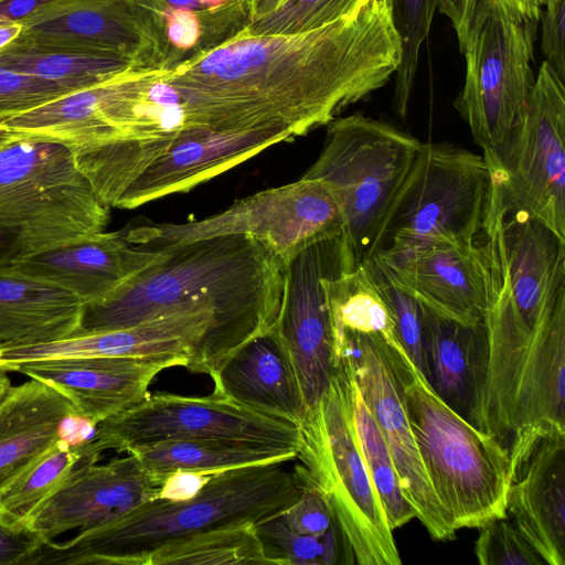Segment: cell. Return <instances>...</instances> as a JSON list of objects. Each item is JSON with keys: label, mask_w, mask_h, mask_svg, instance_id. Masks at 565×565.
Masks as SVG:
<instances>
[{"label": "cell", "mask_w": 565, "mask_h": 565, "mask_svg": "<svg viewBox=\"0 0 565 565\" xmlns=\"http://www.w3.org/2000/svg\"><path fill=\"white\" fill-rule=\"evenodd\" d=\"M401 61L390 0H370L353 15L297 34L253 35L242 26L164 67L163 77L194 127L298 137L383 87Z\"/></svg>", "instance_id": "obj_1"}, {"label": "cell", "mask_w": 565, "mask_h": 565, "mask_svg": "<svg viewBox=\"0 0 565 565\" xmlns=\"http://www.w3.org/2000/svg\"><path fill=\"white\" fill-rule=\"evenodd\" d=\"M143 249L148 256L141 266L100 298L84 303L77 333L203 310L215 316L233 354L276 322L285 263L263 242L228 234Z\"/></svg>", "instance_id": "obj_2"}, {"label": "cell", "mask_w": 565, "mask_h": 565, "mask_svg": "<svg viewBox=\"0 0 565 565\" xmlns=\"http://www.w3.org/2000/svg\"><path fill=\"white\" fill-rule=\"evenodd\" d=\"M285 462L212 476L192 499H153L65 542H44L26 565H146L157 550L213 530L257 522L288 508L300 489Z\"/></svg>", "instance_id": "obj_3"}, {"label": "cell", "mask_w": 565, "mask_h": 565, "mask_svg": "<svg viewBox=\"0 0 565 565\" xmlns=\"http://www.w3.org/2000/svg\"><path fill=\"white\" fill-rule=\"evenodd\" d=\"M292 473L297 484L318 490L359 565L402 563L392 530L369 475L353 409V377L340 359L329 387L300 425ZM295 459V460H296Z\"/></svg>", "instance_id": "obj_4"}, {"label": "cell", "mask_w": 565, "mask_h": 565, "mask_svg": "<svg viewBox=\"0 0 565 565\" xmlns=\"http://www.w3.org/2000/svg\"><path fill=\"white\" fill-rule=\"evenodd\" d=\"M399 367L415 443L454 530L508 516L509 448L445 403L405 352Z\"/></svg>", "instance_id": "obj_5"}, {"label": "cell", "mask_w": 565, "mask_h": 565, "mask_svg": "<svg viewBox=\"0 0 565 565\" xmlns=\"http://www.w3.org/2000/svg\"><path fill=\"white\" fill-rule=\"evenodd\" d=\"M328 126L323 148L302 178L333 191L343 216L341 235L351 269L379 250L381 232L422 142L383 120L356 113Z\"/></svg>", "instance_id": "obj_6"}, {"label": "cell", "mask_w": 565, "mask_h": 565, "mask_svg": "<svg viewBox=\"0 0 565 565\" xmlns=\"http://www.w3.org/2000/svg\"><path fill=\"white\" fill-rule=\"evenodd\" d=\"M108 221L67 146L21 132L0 141V226L19 231L21 258L104 232Z\"/></svg>", "instance_id": "obj_7"}, {"label": "cell", "mask_w": 565, "mask_h": 565, "mask_svg": "<svg viewBox=\"0 0 565 565\" xmlns=\"http://www.w3.org/2000/svg\"><path fill=\"white\" fill-rule=\"evenodd\" d=\"M492 173L482 154L422 142L385 218L379 250L473 245L486 218Z\"/></svg>", "instance_id": "obj_8"}, {"label": "cell", "mask_w": 565, "mask_h": 565, "mask_svg": "<svg viewBox=\"0 0 565 565\" xmlns=\"http://www.w3.org/2000/svg\"><path fill=\"white\" fill-rule=\"evenodd\" d=\"M343 216L331 188L317 179L300 178L234 202L200 221L157 223L135 218L118 230L129 244L158 248L196 238L243 234L266 244L285 263L303 248L341 236Z\"/></svg>", "instance_id": "obj_9"}, {"label": "cell", "mask_w": 565, "mask_h": 565, "mask_svg": "<svg viewBox=\"0 0 565 565\" xmlns=\"http://www.w3.org/2000/svg\"><path fill=\"white\" fill-rule=\"evenodd\" d=\"M487 163L508 210L565 239V85L545 61L507 145Z\"/></svg>", "instance_id": "obj_10"}, {"label": "cell", "mask_w": 565, "mask_h": 565, "mask_svg": "<svg viewBox=\"0 0 565 565\" xmlns=\"http://www.w3.org/2000/svg\"><path fill=\"white\" fill-rule=\"evenodd\" d=\"M537 23L491 17L461 50L466 74L454 106L487 162L503 150L534 86Z\"/></svg>", "instance_id": "obj_11"}, {"label": "cell", "mask_w": 565, "mask_h": 565, "mask_svg": "<svg viewBox=\"0 0 565 565\" xmlns=\"http://www.w3.org/2000/svg\"><path fill=\"white\" fill-rule=\"evenodd\" d=\"M103 452H130L177 439H221L255 443L298 452L300 426L245 408L225 397L149 393L134 406L98 423L89 437Z\"/></svg>", "instance_id": "obj_12"}, {"label": "cell", "mask_w": 565, "mask_h": 565, "mask_svg": "<svg viewBox=\"0 0 565 565\" xmlns=\"http://www.w3.org/2000/svg\"><path fill=\"white\" fill-rule=\"evenodd\" d=\"M334 358L343 359L370 409L394 461L405 497L429 535L455 537L450 519L439 503L423 466L407 417L399 354L382 335L335 331ZM406 353V352H405Z\"/></svg>", "instance_id": "obj_13"}, {"label": "cell", "mask_w": 565, "mask_h": 565, "mask_svg": "<svg viewBox=\"0 0 565 565\" xmlns=\"http://www.w3.org/2000/svg\"><path fill=\"white\" fill-rule=\"evenodd\" d=\"M339 268L350 269L341 236L303 248L285 265L275 326L291 356L307 409L327 391L335 369L324 278Z\"/></svg>", "instance_id": "obj_14"}, {"label": "cell", "mask_w": 565, "mask_h": 565, "mask_svg": "<svg viewBox=\"0 0 565 565\" xmlns=\"http://www.w3.org/2000/svg\"><path fill=\"white\" fill-rule=\"evenodd\" d=\"M226 344L215 316L180 310L124 329L75 333L35 344L0 348V366L60 358L185 356L192 373L211 375L225 356Z\"/></svg>", "instance_id": "obj_15"}, {"label": "cell", "mask_w": 565, "mask_h": 565, "mask_svg": "<svg viewBox=\"0 0 565 565\" xmlns=\"http://www.w3.org/2000/svg\"><path fill=\"white\" fill-rule=\"evenodd\" d=\"M508 448L507 515L547 565H564L565 430L530 426Z\"/></svg>", "instance_id": "obj_16"}, {"label": "cell", "mask_w": 565, "mask_h": 565, "mask_svg": "<svg viewBox=\"0 0 565 565\" xmlns=\"http://www.w3.org/2000/svg\"><path fill=\"white\" fill-rule=\"evenodd\" d=\"M21 24V42L163 67L151 18L137 0H52Z\"/></svg>", "instance_id": "obj_17"}, {"label": "cell", "mask_w": 565, "mask_h": 565, "mask_svg": "<svg viewBox=\"0 0 565 565\" xmlns=\"http://www.w3.org/2000/svg\"><path fill=\"white\" fill-rule=\"evenodd\" d=\"M171 366L186 369L188 359L171 354L60 358L21 362L6 371L55 388L70 401L76 418L95 427L142 401L153 379Z\"/></svg>", "instance_id": "obj_18"}, {"label": "cell", "mask_w": 565, "mask_h": 565, "mask_svg": "<svg viewBox=\"0 0 565 565\" xmlns=\"http://www.w3.org/2000/svg\"><path fill=\"white\" fill-rule=\"evenodd\" d=\"M294 135L284 129L213 131L186 127L173 135L118 198L114 207L135 209L191 190Z\"/></svg>", "instance_id": "obj_19"}, {"label": "cell", "mask_w": 565, "mask_h": 565, "mask_svg": "<svg viewBox=\"0 0 565 565\" xmlns=\"http://www.w3.org/2000/svg\"><path fill=\"white\" fill-rule=\"evenodd\" d=\"M141 66L70 92L0 125L11 132L58 141L79 152L120 139L130 122Z\"/></svg>", "instance_id": "obj_20"}, {"label": "cell", "mask_w": 565, "mask_h": 565, "mask_svg": "<svg viewBox=\"0 0 565 565\" xmlns=\"http://www.w3.org/2000/svg\"><path fill=\"white\" fill-rule=\"evenodd\" d=\"M158 488L132 454L97 465H81L29 520L25 530L44 542L70 530L116 520L157 498Z\"/></svg>", "instance_id": "obj_21"}, {"label": "cell", "mask_w": 565, "mask_h": 565, "mask_svg": "<svg viewBox=\"0 0 565 565\" xmlns=\"http://www.w3.org/2000/svg\"><path fill=\"white\" fill-rule=\"evenodd\" d=\"M374 257L392 278L420 303L463 324L483 321L488 306V266L484 249L473 245L440 244Z\"/></svg>", "instance_id": "obj_22"}, {"label": "cell", "mask_w": 565, "mask_h": 565, "mask_svg": "<svg viewBox=\"0 0 565 565\" xmlns=\"http://www.w3.org/2000/svg\"><path fill=\"white\" fill-rule=\"evenodd\" d=\"M210 377L212 393L245 408L299 426L306 418L299 380L275 323L231 354Z\"/></svg>", "instance_id": "obj_23"}, {"label": "cell", "mask_w": 565, "mask_h": 565, "mask_svg": "<svg viewBox=\"0 0 565 565\" xmlns=\"http://www.w3.org/2000/svg\"><path fill=\"white\" fill-rule=\"evenodd\" d=\"M147 255L118 231H104L19 258L10 267L73 292L86 303L111 290L141 266Z\"/></svg>", "instance_id": "obj_24"}, {"label": "cell", "mask_w": 565, "mask_h": 565, "mask_svg": "<svg viewBox=\"0 0 565 565\" xmlns=\"http://www.w3.org/2000/svg\"><path fill=\"white\" fill-rule=\"evenodd\" d=\"M72 417L70 401L47 384L11 386L0 402V491L63 437Z\"/></svg>", "instance_id": "obj_25"}, {"label": "cell", "mask_w": 565, "mask_h": 565, "mask_svg": "<svg viewBox=\"0 0 565 565\" xmlns=\"http://www.w3.org/2000/svg\"><path fill=\"white\" fill-rule=\"evenodd\" d=\"M84 302L56 285L0 269V348L60 340L78 332Z\"/></svg>", "instance_id": "obj_26"}, {"label": "cell", "mask_w": 565, "mask_h": 565, "mask_svg": "<svg viewBox=\"0 0 565 565\" xmlns=\"http://www.w3.org/2000/svg\"><path fill=\"white\" fill-rule=\"evenodd\" d=\"M423 316L426 381L445 403L469 420L481 375L483 322L463 324L424 305Z\"/></svg>", "instance_id": "obj_27"}, {"label": "cell", "mask_w": 565, "mask_h": 565, "mask_svg": "<svg viewBox=\"0 0 565 565\" xmlns=\"http://www.w3.org/2000/svg\"><path fill=\"white\" fill-rule=\"evenodd\" d=\"M143 470L159 487L175 471H195L214 475L239 467L287 462L297 451L269 445L221 440L177 439L132 449Z\"/></svg>", "instance_id": "obj_28"}, {"label": "cell", "mask_w": 565, "mask_h": 565, "mask_svg": "<svg viewBox=\"0 0 565 565\" xmlns=\"http://www.w3.org/2000/svg\"><path fill=\"white\" fill-rule=\"evenodd\" d=\"M102 452L89 437L70 444L61 437L41 458L0 491V524L25 530L34 513L88 460Z\"/></svg>", "instance_id": "obj_29"}, {"label": "cell", "mask_w": 565, "mask_h": 565, "mask_svg": "<svg viewBox=\"0 0 565 565\" xmlns=\"http://www.w3.org/2000/svg\"><path fill=\"white\" fill-rule=\"evenodd\" d=\"M130 66L140 65L117 55L39 46L18 40L0 50V70L38 77L70 92L96 84Z\"/></svg>", "instance_id": "obj_30"}, {"label": "cell", "mask_w": 565, "mask_h": 565, "mask_svg": "<svg viewBox=\"0 0 565 565\" xmlns=\"http://www.w3.org/2000/svg\"><path fill=\"white\" fill-rule=\"evenodd\" d=\"M270 564L255 524L203 532L153 552L146 565Z\"/></svg>", "instance_id": "obj_31"}, {"label": "cell", "mask_w": 565, "mask_h": 565, "mask_svg": "<svg viewBox=\"0 0 565 565\" xmlns=\"http://www.w3.org/2000/svg\"><path fill=\"white\" fill-rule=\"evenodd\" d=\"M255 531L270 564H355L353 552L337 521L322 536L303 535L291 531L279 512L257 522Z\"/></svg>", "instance_id": "obj_32"}, {"label": "cell", "mask_w": 565, "mask_h": 565, "mask_svg": "<svg viewBox=\"0 0 565 565\" xmlns=\"http://www.w3.org/2000/svg\"><path fill=\"white\" fill-rule=\"evenodd\" d=\"M353 409L363 458L387 523L393 531L416 518V511L405 497L388 447L354 379Z\"/></svg>", "instance_id": "obj_33"}, {"label": "cell", "mask_w": 565, "mask_h": 565, "mask_svg": "<svg viewBox=\"0 0 565 565\" xmlns=\"http://www.w3.org/2000/svg\"><path fill=\"white\" fill-rule=\"evenodd\" d=\"M446 0H390L394 26L401 38L402 61L395 72L392 108L405 118L418 68L420 49L434 14Z\"/></svg>", "instance_id": "obj_34"}, {"label": "cell", "mask_w": 565, "mask_h": 565, "mask_svg": "<svg viewBox=\"0 0 565 565\" xmlns=\"http://www.w3.org/2000/svg\"><path fill=\"white\" fill-rule=\"evenodd\" d=\"M370 0H285L270 12L248 21L253 35L297 34L358 13Z\"/></svg>", "instance_id": "obj_35"}, {"label": "cell", "mask_w": 565, "mask_h": 565, "mask_svg": "<svg viewBox=\"0 0 565 565\" xmlns=\"http://www.w3.org/2000/svg\"><path fill=\"white\" fill-rule=\"evenodd\" d=\"M363 266L391 312L398 342L426 379L423 305L392 278L376 257Z\"/></svg>", "instance_id": "obj_36"}, {"label": "cell", "mask_w": 565, "mask_h": 565, "mask_svg": "<svg viewBox=\"0 0 565 565\" xmlns=\"http://www.w3.org/2000/svg\"><path fill=\"white\" fill-rule=\"evenodd\" d=\"M542 8L543 0H446L438 11L450 20L461 51L489 18L539 22Z\"/></svg>", "instance_id": "obj_37"}, {"label": "cell", "mask_w": 565, "mask_h": 565, "mask_svg": "<svg viewBox=\"0 0 565 565\" xmlns=\"http://www.w3.org/2000/svg\"><path fill=\"white\" fill-rule=\"evenodd\" d=\"M476 556L481 565H546L508 516L481 525Z\"/></svg>", "instance_id": "obj_38"}, {"label": "cell", "mask_w": 565, "mask_h": 565, "mask_svg": "<svg viewBox=\"0 0 565 565\" xmlns=\"http://www.w3.org/2000/svg\"><path fill=\"white\" fill-rule=\"evenodd\" d=\"M67 93L57 84L0 70V122Z\"/></svg>", "instance_id": "obj_39"}, {"label": "cell", "mask_w": 565, "mask_h": 565, "mask_svg": "<svg viewBox=\"0 0 565 565\" xmlns=\"http://www.w3.org/2000/svg\"><path fill=\"white\" fill-rule=\"evenodd\" d=\"M298 498L280 515L294 532L303 535L322 536L337 521L328 500L315 488L297 484Z\"/></svg>", "instance_id": "obj_40"}, {"label": "cell", "mask_w": 565, "mask_h": 565, "mask_svg": "<svg viewBox=\"0 0 565 565\" xmlns=\"http://www.w3.org/2000/svg\"><path fill=\"white\" fill-rule=\"evenodd\" d=\"M541 51L545 62L565 81V0H550L540 14Z\"/></svg>", "instance_id": "obj_41"}, {"label": "cell", "mask_w": 565, "mask_h": 565, "mask_svg": "<svg viewBox=\"0 0 565 565\" xmlns=\"http://www.w3.org/2000/svg\"><path fill=\"white\" fill-rule=\"evenodd\" d=\"M43 541L28 530L0 524V565H26Z\"/></svg>", "instance_id": "obj_42"}, {"label": "cell", "mask_w": 565, "mask_h": 565, "mask_svg": "<svg viewBox=\"0 0 565 565\" xmlns=\"http://www.w3.org/2000/svg\"><path fill=\"white\" fill-rule=\"evenodd\" d=\"M212 476L195 471H175L169 475L159 486L156 499L168 501L190 500L204 488Z\"/></svg>", "instance_id": "obj_43"}, {"label": "cell", "mask_w": 565, "mask_h": 565, "mask_svg": "<svg viewBox=\"0 0 565 565\" xmlns=\"http://www.w3.org/2000/svg\"><path fill=\"white\" fill-rule=\"evenodd\" d=\"M52 0H0V25L22 22Z\"/></svg>", "instance_id": "obj_44"}, {"label": "cell", "mask_w": 565, "mask_h": 565, "mask_svg": "<svg viewBox=\"0 0 565 565\" xmlns=\"http://www.w3.org/2000/svg\"><path fill=\"white\" fill-rule=\"evenodd\" d=\"M22 247L18 230L0 226V269L21 258Z\"/></svg>", "instance_id": "obj_45"}, {"label": "cell", "mask_w": 565, "mask_h": 565, "mask_svg": "<svg viewBox=\"0 0 565 565\" xmlns=\"http://www.w3.org/2000/svg\"><path fill=\"white\" fill-rule=\"evenodd\" d=\"M22 32L21 22L0 25V50L11 44Z\"/></svg>", "instance_id": "obj_46"}, {"label": "cell", "mask_w": 565, "mask_h": 565, "mask_svg": "<svg viewBox=\"0 0 565 565\" xmlns=\"http://www.w3.org/2000/svg\"><path fill=\"white\" fill-rule=\"evenodd\" d=\"M284 1L285 0H258L249 13L248 21L270 12Z\"/></svg>", "instance_id": "obj_47"}, {"label": "cell", "mask_w": 565, "mask_h": 565, "mask_svg": "<svg viewBox=\"0 0 565 565\" xmlns=\"http://www.w3.org/2000/svg\"><path fill=\"white\" fill-rule=\"evenodd\" d=\"M11 386L12 385L10 377L8 376V371L0 366V402L7 395Z\"/></svg>", "instance_id": "obj_48"}, {"label": "cell", "mask_w": 565, "mask_h": 565, "mask_svg": "<svg viewBox=\"0 0 565 565\" xmlns=\"http://www.w3.org/2000/svg\"><path fill=\"white\" fill-rule=\"evenodd\" d=\"M202 9L207 10H215L225 3H227L230 0H196Z\"/></svg>", "instance_id": "obj_49"}, {"label": "cell", "mask_w": 565, "mask_h": 565, "mask_svg": "<svg viewBox=\"0 0 565 565\" xmlns=\"http://www.w3.org/2000/svg\"><path fill=\"white\" fill-rule=\"evenodd\" d=\"M11 132L0 125V141L7 138Z\"/></svg>", "instance_id": "obj_50"}, {"label": "cell", "mask_w": 565, "mask_h": 565, "mask_svg": "<svg viewBox=\"0 0 565 565\" xmlns=\"http://www.w3.org/2000/svg\"><path fill=\"white\" fill-rule=\"evenodd\" d=\"M258 0H247V6H248V17H249V13L252 11V9L254 8L255 3L257 2Z\"/></svg>", "instance_id": "obj_51"}]
</instances>
